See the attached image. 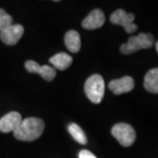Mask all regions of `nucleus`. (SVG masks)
Listing matches in <instances>:
<instances>
[{"instance_id": "obj_2", "label": "nucleus", "mask_w": 158, "mask_h": 158, "mask_svg": "<svg viewBox=\"0 0 158 158\" xmlns=\"http://www.w3.org/2000/svg\"><path fill=\"white\" fill-rule=\"evenodd\" d=\"M154 44V36L150 34H139L130 37L127 42L120 46V52L124 55H130L140 49L151 48Z\"/></svg>"}, {"instance_id": "obj_17", "label": "nucleus", "mask_w": 158, "mask_h": 158, "mask_svg": "<svg viewBox=\"0 0 158 158\" xmlns=\"http://www.w3.org/2000/svg\"><path fill=\"white\" fill-rule=\"evenodd\" d=\"M156 51L158 52V41L156 42Z\"/></svg>"}, {"instance_id": "obj_14", "label": "nucleus", "mask_w": 158, "mask_h": 158, "mask_svg": "<svg viewBox=\"0 0 158 158\" xmlns=\"http://www.w3.org/2000/svg\"><path fill=\"white\" fill-rule=\"evenodd\" d=\"M68 130L71 136L80 144L85 145L87 143V138H86L85 132L82 130V128L79 127L78 125L71 123V124L69 125Z\"/></svg>"}, {"instance_id": "obj_8", "label": "nucleus", "mask_w": 158, "mask_h": 158, "mask_svg": "<svg viewBox=\"0 0 158 158\" xmlns=\"http://www.w3.org/2000/svg\"><path fill=\"white\" fill-rule=\"evenodd\" d=\"M22 121L21 115L17 112H11L0 118V131L3 133L14 132Z\"/></svg>"}, {"instance_id": "obj_3", "label": "nucleus", "mask_w": 158, "mask_h": 158, "mask_svg": "<svg viewBox=\"0 0 158 158\" xmlns=\"http://www.w3.org/2000/svg\"><path fill=\"white\" fill-rule=\"evenodd\" d=\"M86 96L94 104H99L105 94V81L100 75H92L86 80L85 85Z\"/></svg>"}, {"instance_id": "obj_16", "label": "nucleus", "mask_w": 158, "mask_h": 158, "mask_svg": "<svg viewBox=\"0 0 158 158\" xmlns=\"http://www.w3.org/2000/svg\"><path fill=\"white\" fill-rule=\"evenodd\" d=\"M79 158H97L95 155H93L92 153L89 151V150H86V149H83L79 152L78 155Z\"/></svg>"}, {"instance_id": "obj_15", "label": "nucleus", "mask_w": 158, "mask_h": 158, "mask_svg": "<svg viewBox=\"0 0 158 158\" xmlns=\"http://www.w3.org/2000/svg\"><path fill=\"white\" fill-rule=\"evenodd\" d=\"M12 25V18L6 11L0 9V32Z\"/></svg>"}, {"instance_id": "obj_6", "label": "nucleus", "mask_w": 158, "mask_h": 158, "mask_svg": "<svg viewBox=\"0 0 158 158\" xmlns=\"http://www.w3.org/2000/svg\"><path fill=\"white\" fill-rule=\"evenodd\" d=\"M24 34V27L19 24H12L0 32V39L6 45H15Z\"/></svg>"}, {"instance_id": "obj_7", "label": "nucleus", "mask_w": 158, "mask_h": 158, "mask_svg": "<svg viewBox=\"0 0 158 158\" xmlns=\"http://www.w3.org/2000/svg\"><path fill=\"white\" fill-rule=\"evenodd\" d=\"M25 67L27 69V71L31 73L39 74L41 77H43L47 81H52L56 77V69L53 67L48 66V65L40 66L39 63L31 61V60L26 62Z\"/></svg>"}, {"instance_id": "obj_4", "label": "nucleus", "mask_w": 158, "mask_h": 158, "mask_svg": "<svg viewBox=\"0 0 158 158\" xmlns=\"http://www.w3.org/2000/svg\"><path fill=\"white\" fill-rule=\"evenodd\" d=\"M112 135L123 147H130L135 141L136 134L132 126L127 123H118L112 128Z\"/></svg>"}, {"instance_id": "obj_5", "label": "nucleus", "mask_w": 158, "mask_h": 158, "mask_svg": "<svg viewBox=\"0 0 158 158\" xmlns=\"http://www.w3.org/2000/svg\"><path fill=\"white\" fill-rule=\"evenodd\" d=\"M135 18L133 13H127L122 9H118L113 12L110 17V21L114 25L123 27L127 33L132 34L137 30V25L134 23Z\"/></svg>"}, {"instance_id": "obj_11", "label": "nucleus", "mask_w": 158, "mask_h": 158, "mask_svg": "<svg viewBox=\"0 0 158 158\" xmlns=\"http://www.w3.org/2000/svg\"><path fill=\"white\" fill-rule=\"evenodd\" d=\"M73 62L72 57L66 53H58L49 59V62L57 69L65 70L71 65Z\"/></svg>"}, {"instance_id": "obj_10", "label": "nucleus", "mask_w": 158, "mask_h": 158, "mask_svg": "<svg viewBox=\"0 0 158 158\" xmlns=\"http://www.w3.org/2000/svg\"><path fill=\"white\" fill-rule=\"evenodd\" d=\"M106 20L105 14L99 9H95L89 13L82 22V27L88 30H93L101 27Z\"/></svg>"}, {"instance_id": "obj_13", "label": "nucleus", "mask_w": 158, "mask_h": 158, "mask_svg": "<svg viewBox=\"0 0 158 158\" xmlns=\"http://www.w3.org/2000/svg\"><path fill=\"white\" fill-rule=\"evenodd\" d=\"M144 87L148 91L158 94V68L150 69L145 75Z\"/></svg>"}, {"instance_id": "obj_12", "label": "nucleus", "mask_w": 158, "mask_h": 158, "mask_svg": "<svg viewBox=\"0 0 158 158\" xmlns=\"http://www.w3.org/2000/svg\"><path fill=\"white\" fill-rule=\"evenodd\" d=\"M64 42L69 51L77 53L81 48V39L79 34L75 30L68 31L64 36Z\"/></svg>"}, {"instance_id": "obj_9", "label": "nucleus", "mask_w": 158, "mask_h": 158, "mask_svg": "<svg viewBox=\"0 0 158 158\" xmlns=\"http://www.w3.org/2000/svg\"><path fill=\"white\" fill-rule=\"evenodd\" d=\"M135 87V81L131 77H123L121 78L115 79L110 82L109 89L115 95H120L123 93L129 92Z\"/></svg>"}, {"instance_id": "obj_1", "label": "nucleus", "mask_w": 158, "mask_h": 158, "mask_svg": "<svg viewBox=\"0 0 158 158\" xmlns=\"http://www.w3.org/2000/svg\"><path fill=\"white\" fill-rule=\"evenodd\" d=\"M44 128L45 124L41 118L30 117L22 119L13 134L15 138L19 141H32L38 139L42 135Z\"/></svg>"}]
</instances>
